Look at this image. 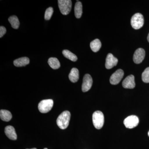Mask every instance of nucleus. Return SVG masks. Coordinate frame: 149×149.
<instances>
[{
	"label": "nucleus",
	"instance_id": "obj_1",
	"mask_svg": "<svg viewBox=\"0 0 149 149\" xmlns=\"http://www.w3.org/2000/svg\"><path fill=\"white\" fill-rule=\"evenodd\" d=\"M70 116L71 115L70 112L68 111L63 112L57 119L56 123L58 126L61 129L63 130L66 129L69 125Z\"/></svg>",
	"mask_w": 149,
	"mask_h": 149
},
{
	"label": "nucleus",
	"instance_id": "obj_2",
	"mask_svg": "<svg viewBox=\"0 0 149 149\" xmlns=\"http://www.w3.org/2000/svg\"><path fill=\"white\" fill-rule=\"evenodd\" d=\"M93 122L94 126L97 129H100L102 128L104 122V117L102 111H97L93 113Z\"/></svg>",
	"mask_w": 149,
	"mask_h": 149
},
{
	"label": "nucleus",
	"instance_id": "obj_3",
	"mask_svg": "<svg viewBox=\"0 0 149 149\" xmlns=\"http://www.w3.org/2000/svg\"><path fill=\"white\" fill-rule=\"evenodd\" d=\"M131 25L133 29H139L143 26L144 19L143 15L140 13L135 14L131 18Z\"/></svg>",
	"mask_w": 149,
	"mask_h": 149
},
{
	"label": "nucleus",
	"instance_id": "obj_4",
	"mask_svg": "<svg viewBox=\"0 0 149 149\" xmlns=\"http://www.w3.org/2000/svg\"><path fill=\"white\" fill-rule=\"evenodd\" d=\"M58 5L61 13L63 15H67L72 8V1L70 0H58Z\"/></svg>",
	"mask_w": 149,
	"mask_h": 149
},
{
	"label": "nucleus",
	"instance_id": "obj_5",
	"mask_svg": "<svg viewBox=\"0 0 149 149\" xmlns=\"http://www.w3.org/2000/svg\"><path fill=\"white\" fill-rule=\"evenodd\" d=\"M54 101L52 99L43 100L38 104V109L42 113H47L52 109Z\"/></svg>",
	"mask_w": 149,
	"mask_h": 149
},
{
	"label": "nucleus",
	"instance_id": "obj_6",
	"mask_svg": "<svg viewBox=\"0 0 149 149\" xmlns=\"http://www.w3.org/2000/svg\"><path fill=\"white\" fill-rule=\"evenodd\" d=\"M139 118L135 115H131L125 118L123 121L125 127L128 128H133L136 127L139 124Z\"/></svg>",
	"mask_w": 149,
	"mask_h": 149
},
{
	"label": "nucleus",
	"instance_id": "obj_7",
	"mask_svg": "<svg viewBox=\"0 0 149 149\" xmlns=\"http://www.w3.org/2000/svg\"><path fill=\"white\" fill-rule=\"evenodd\" d=\"M124 75V72L122 69H118L114 72L110 78V83L112 85H116L120 83Z\"/></svg>",
	"mask_w": 149,
	"mask_h": 149
},
{
	"label": "nucleus",
	"instance_id": "obj_8",
	"mask_svg": "<svg viewBox=\"0 0 149 149\" xmlns=\"http://www.w3.org/2000/svg\"><path fill=\"white\" fill-rule=\"evenodd\" d=\"M93 80L90 74H85L83 77L82 90L83 92H88L91 89L93 85Z\"/></svg>",
	"mask_w": 149,
	"mask_h": 149
},
{
	"label": "nucleus",
	"instance_id": "obj_9",
	"mask_svg": "<svg viewBox=\"0 0 149 149\" xmlns=\"http://www.w3.org/2000/svg\"><path fill=\"white\" fill-rule=\"evenodd\" d=\"M145 54H146V52L144 49L142 48H139L137 49L135 51L133 55V61L136 64H140L142 62L145 58Z\"/></svg>",
	"mask_w": 149,
	"mask_h": 149
},
{
	"label": "nucleus",
	"instance_id": "obj_10",
	"mask_svg": "<svg viewBox=\"0 0 149 149\" xmlns=\"http://www.w3.org/2000/svg\"><path fill=\"white\" fill-rule=\"evenodd\" d=\"M118 62V60L112 54H108L106 59L105 67L107 69H111L115 66H116Z\"/></svg>",
	"mask_w": 149,
	"mask_h": 149
},
{
	"label": "nucleus",
	"instance_id": "obj_11",
	"mask_svg": "<svg viewBox=\"0 0 149 149\" xmlns=\"http://www.w3.org/2000/svg\"><path fill=\"white\" fill-rule=\"evenodd\" d=\"M122 86L124 88L126 89H133L136 86L135 82V77L134 75L130 74L127 76L123 80L122 83Z\"/></svg>",
	"mask_w": 149,
	"mask_h": 149
},
{
	"label": "nucleus",
	"instance_id": "obj_12",
	"mask_svg": "<svg viewBox=\"0 0 149 149\" xmlns=\"http://www.w3.org/2000/svg\"><path fill=\"white\" fill-rule=\"evenodd\" d=\"M5 133L6 136L11 140L15 141L17 139V136L15 129L13 126L8 125L5 128Z\"/></svg>",
	"mask_w": 149,
	"mask_h": 149
},
{
	"label": "nucleus",
	"instance_id": "obj_13",
	"mask_svg": "<svg viewBox=\"0 0 149 149\" xmlns=\"http://www.w3.org/2000/svg\"><path fill=\"white\" fill-rule=\"evenodd\" d=\"M14 65L16 67H22L27 65L29 63V59L26 57L20 58L14 61Z\"/></svg>",
	"mask_w": 149,
	"mask_h": 149
},
{
	"label": "nucleus",
	"instance_id": "obj_14",
	"mask_svg": "<svg viewBox=\"0 0 149 149\" xmlns=\"http://www.w3.org/2000/svg\"><path fill=\"white\" fill-rule=\"evenodd\" d=\"M79 70L75 68H72L69 74L70 80L72 83H76L79 80Z\"/></svg>",
	"mask_w": 149,
	"mask_h": 149
},
{
	"label": "nucleus",
	"instance_id": "obj_15",
	"mask_svg": "<svg viewBox=\"0 0 149 149\" xmlns=\"http://www.w3.org/2000/svg\"><path fill=\"white\" fill-rule=\"evenodd\" d=\"M74 15L77 18H80L83 14V6L80 1H77L75 3L74 8Z\"/></svg>",
	"mask_w": 149,
	"mask_h": 149
},
{
	"label": "nucleus",
	"instance_id": "obj_16",
	"mask_svg": "<svg viewBox=\"0 0 149 149\" xmlns=\"http://www.w3.org/2000/svg\"><path fill=\"white\" fill-rule=\"evenodd\" d=\"M0 117L2 120L8 122L11 119L12 115L9 111L2 109L0 111Z\"/></svg>",
	"mask_w": 149,
	"mask_h": 149
},
{
	"label": "nucleus",
	"instance_id": "obj_17",
	"mask_svg": "<svg viewBox=\"0 0 149 149\" xmlns=\"http://www.w3.org/2000/svg\"><path fill=\"white\" fill-rule=\"evenodd\" d=\"M90 47L92 50L94 52H98L102 47V44L99 39H97L93 40L90 44Z\"/></svg>",
	"mask_w": 149,
	"mask_h": 149
},
{
	"label": "nucleus",
	"instance_id": "obj_18",
	"mask_svg": "<svg viewBox=\"0 0 149 149\" xmlns=\"http://www.w3.org/2000/svg\"><path fill=\"white\" fill-rule=\"evenodd\" d=\"M48 63L50 66L53 69H58L60 67V63L56 58L52 57L49 58Z\"/></svg>",
	"mask_w": 149,
	"mask_h": 149
},
{
	"label": "nucleus",
	"instance_id": "obj_19",
	"mask_svg": "<svg viewBox=\"0 0 149 149\" xmlns=\"http://www.w3.org/2000/svg\"><path fill=\"white\" fill-rule=\"evenodd\" d=\"M62 53L65 57L70 60L71 61L75 62L77 60V56L68 50H64L63 51Z\"/></svg>",
	"mask_w": 149,
	"mask_h": 149
},
{
	"label": "nucleus",
	"instance_id": "obj_20",
	"mask_svg": "<svg viewBox=\"0 0 149 149\" xmlns=\"http://www.w3.org/2000/svg\"><path fill=\"white\" fill-rule=\"evenodd\" d=\"M8 21L13 28L15 29H18L19 27V22L17 17L15 15L10 17Z\"/></svg>",
	"mask_w": 149,
	"mask_h": 149
},
{
	"label": "nucleus",
	"instance_id": "obj_21",
	"mask_svg": "<svg viewBox=\"0 0 149 149\" xmlns=\"http://www.w3.org/2000/svg\"><path fill=\"white\" fill-rule=\"evenodd\" d=\"M142 79L145 83H149V67L144 70L142 74Z\"/></svg>",
	"mask_w": 149,
	"mask_h": 149
},
{
	"label": "nucleus",
	"instance_id": "obj_22",
	"mask_svg": "<svg viewBox=\"0 0 149 149\" xmlns=\"http://www.w3.org/2000/svg\"><path fill=\"white\" fill-rule=\"evenodd\" d=\"M54 12L53 8L52 7H49L46 10L45 13V18L46 20H49L52 15Z\"/></svg>",
	"mask_w": 149,
	"mask_h": 149
},
{
	"label": "nucleus",
	"instance_id": "obj_23",
	"mask_svg": "<svg viewBox=\"0 0 149 149\" xmlns=\"http://www.w3.org/2000/svg\"><path fill=\"white\" fill-rule=\"evenodd\" d=\"M6 28L3 26H1L0 27V37L1 38L3 37L4 35L6 34Z\"/></svg>",
	"mask_w": 149,
	"mask_h": 149
},
{
	"label": "nucleus",
	"instance_id": "obj_24",
	"mask_svg": "<svg viewBox=\"0 0 149 149\" xmlns=\"http://www.w3.org/2000/svg\"><path fill=\"white\" fill-rule=\"evenodd\" d=\"M147 40H148V42H149V33L148 35V37H147Z\"/></svg>",
	"mask_w": 149,
	"mask_h": 149
},
{
	"label": "nucleus",
	"instance_id": "obj_25",
	"mask_svg": "<svg viewBox=\"0 0 149 149\" xmlns=\"http://www.w3.org/2000/svg\"><path fill=\"white\" fill-rule=\"evenodd\" d=\"M37 149L36 148H32V149Z\"/></svg>",
	"mask_w": 149,
	"mask_h": 149
},
{
	"label": "nucleus",
	"instance_id": "obj_26",
	"mask_svg": "<svg viewBox=\"0 0 149 149\" xmlns=\"http://www.w3.org/2000/svg\"><path fill=\"white\" fill-rule=\"evenodd\" d=\"M148 135L149 137V131H148Z\"/></svg>",
	"mask_w": 149,
	"mask_h": 149
},
{
	"label": "nucleus",
	"instance_id": "obj_27",
	"mask_svg": "<svg viewBox=\"0 0 149 149\" xmlns=\"http://www.w3.org/2000/svg\"><path fill=\"white\" fill-rule=\"evenodd\" d=\"M44 149H48L47 148H44Z\"/></svg>",
	"mask_w": 149,
	"mask_h": 149
}]
</instances>
